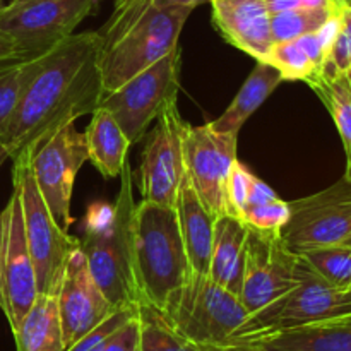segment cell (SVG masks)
I'll return each instance as SVG.
<instances>
[{
	"mask_svg": "<svg viewBox=\"0 0 351 351\" xmlns=\"http://www.w3.org/2000/svg\"><path fill=\"white\" fill-rule=\"evenodd\" d=\"M10 3H19V2H26V0H9Z\"/></svg>",
	"mask_w": 351,
	"mask_h": 351,
	"instance_id": "ab89813d",
	"label": "cell"
},
{
	"mask_svg": "<svg viewBox=\"0 0 351 351\" xmlns=\"http://www.w3.org/2000/svg\"><path fill=\"white\" fill-rule=\"evenodd\" d=\"M14 332L17 351H65L57 297L38 293Z\"/></svg>",
	"mask_w": 351,
	"mask_h": 351,
	"instance_id": "603a6c76",
	"label": "cell"
},
{
	"mask_svg": "<svg viewBox=\"0 0 351 351\" xmlns=\"http://www.w3.org/2000/svg\"><path fill=\"white\" fill-rule=\"evenodd\" d=\"M132 242L134 274L141 304L163 311L168 298L192 273L175 208L149 201L137 202L132 219Z\"/></svg>",
	"mask_w": 351,
	"mask_h": 351,
	"instance_id": "3957f363",
	"label": "cell"
},
{
	"mask_svg": "<svg viewBox=\"0 0 351 351\" xmlns=\"http://www.w3.org/2000/svg\"><path fill=\"white\" fill-rule=\"evenodd\" d=\"M209 0H113V9L108 19L98 29L101 38V51L115 43L143 14L149 9H170V7H191L195 9Z\"/></svg>",
	"mask_w": 351,
	"mask_h": 351,
	"instance_id": "4316f807",
	"label": "cell"
},
{
	"mask_svg": "<svg viewBox=\"0 0 351 351\" xmlns=\"http://www.w3.org/2000/svg\"><path fill=\"white\" fill-rule=\"evenodd\" d=\"M88 161L101 173L103 178L120 177L127 153L132 146L123 130L105 106H98L91 113V122L84 132Z\"/></svg>",
	"mask_w": 351,
	"mask_h": 351,
	"instance_id": "7402d4cb",
	"label": "cell"
},
{
	"mask_svg": "<svg viewBox=\"0 0 351 351\" xmlns=\"http://www.w3.org/2000/svg\"><path fill=\"white\" fill-rule=\"evenodd\" d=\"M239 136L216 132L209 123L187 125L184 139L185 170L192 189L215 218L228 215L230 173L237 158Z\"/></svg>",
	"mask_w": 351,
	"mask_h": 351,
	"instance_id": "9a60e30c",
	"label": "cell"
},
{
	"mask_svg": "<svg viewBox=\"0 0 351 351\" xmlns=\"http://www.w3.org/2000/svg\"><path fill=\"white\" fill-rule=\"evenodd\" d=\"M300 256L328 283L339 288L351 287V245L348 243L314 247L300 252Z\"/></svg>",
	"mask_w": 351,
	"mask_h": 351,
	"instance_id": "f1b7e54d",
	"label": "cell"
},
{
	"mask_svg": "<svg viewBox=\"0 0 351 351\" xmlns=\"http://www.w3.org/2000/svg\"><path fill=\"white\" fill-rule=\"evenodd\" d=\"M180 69L182 53L177 47L119 89L103 95L99 106L112 113L132 144L146 136L147 127L165 108L177 103Z\"/></svg>",
	"mask_w": 351,
	"mask_h": 351,
	"instance_id": "ba28073f",
	"label": "cell"
},
{
	"mask_svg": "<svg viewBox=\"0 0 351 351\" xmlns=\"http://www.w3.org/2000/svg\"><path fill=\"white\" fill-rule=\"evenodd\" d=\"M65 350L117 311L103 295L79 247L71 252L57 293Z\"/></svg>",
	"mask_w": 351,
	"mask_h": 351,
	"instance_id": "2e32d148",
	"label": "cell"
},
{
	"mask_svg": "<svg viewBox=\"0 0 351 351\" xmlns=\"http://www.w3.org/2000/svg\"><path fill=\"white\" fill-rule=\"evenodd\" d=\"M345 7H338L331 2L317 3V5H300L295 9L285 10L271 16V33L274 43L291 41L315 33L321 29L335 14Z\"/></svg>",
	"mask_w": 351,
	"mask_h": 351,
	"instance_id": "484cf974",
	"label": "cell"
},
{
	"mask_svg": "<svg viewBox=\"0 0 351 351\" xmlns=\"http://www.w3.org/2000/svg\"><path fill=\"white\" fill-rule=\"evenodd\" d=\"M298 259L300 256L287 245L281 232L249 226L239 293L249 315L256 314L297 285Z\"/></svg>",
	"mask_w": 351,
	"mask_h": 351,
	"instance_id": "7c38bea8",
	"label": "cell"
},
{
	"mask_svg": "<svg viewBox=\"0 0 351 351\" xmlns=\"http://www.w3.org/2000/svg\"><path fill=\"white\" fill-rule=\"evenodd\" d=\"M338 7H351V0H331Z\"/></svg>",
	"mask_w": 351,
	"mask_h": 351,
	"instance_id": "f35d334b",
	"label": "cell"
},
{
	"mask_svg": "<svg viewBox=\"0 0 351 351\" xmlns=\"http://www.w3.org/2000/svg\"><path fill=\"white\" fill-rule=\"evenodd\" d=\"M134 171L127 161L113 206H91L79 239L89 271L103 295L117 308L137 307L141 295L134 274Z\"/></svg>",
	"mask_w": 351,
	"mask_h": 351,
	"instance_id": "7a4b0ae2",
	"label": "cell"
},
{
	"mask_svg": "<svg viewBox=\"0 0 351 351\" xmlns=\"http://www.w3.org/2000/svg\"><path fill=\"white\" fill-rule=\"evenodd\" d=\"M256 67L250 72L249 77L245 79L243 86L233 101L230 103L228 108L221 113L216 120L209 122V125L216 132L232 134L239 136L240 129L243 123L263 106V103L273 95L278 89V86L285 81L283 75L280 74L278 69L267 64L264 60H256Z\"/></svg>",
	"mask_w": 351,
	"mask_h": 351,
	"instance_id": "44dd1931",
	"label": "cell"
},
{
	"mask_svg": "<svg viewBox=\"0 0 351 351\" xmlns=\"http://www.w3.org/2000/svg\"><path fill=\"white\" fill-rule=\"evenodd\" d=\"M254 178H256V175H254L245 165L240 163V161L237 160L232 168V173H230L228 189H226V199H228V215L240 218L242 221Z\"/></svg>",
	"mask_w": 351,
	"mask_h": 351,
	"instance_id": "836d02e7",
	"label": "cell"
},
{
	"mask_svg": "<svg viewBox=\"0 0 351 351\" xmlns=\"http://www.w3.org/2000/svg\"><path fill=\"white\" fill-rule=\"evenodd\" d=\"M40 65L41 57L0 62V125L14 112Z\"/></svg>",
	"mask_w": 351,
	"mask_h": 351,
	"instance_id": "83f0119b",
	"label": "cell"
},
{
	"mask_svg": "<svg viewBox=\"0 0 351 351\" xmlns=\"http://www.w3.org/2000/svg\"><path fill=\"white\" fill-rule=\"evenodd\" d=\"M101 38L98 31L71 34L41 55V65L9 119L0 125V146L10 158L55 130L91 115L103 98Z\"/></svg>",
	"mask_w": 351,
	"mask_h": 351,
	"instance_id": "6da1fadb",
	"label": "cell"
},
{
	"mask_svg": "<svg viewBox=\"0 0 351 351\" xmlns=\"http://www.w3.org/2000/svg\"><path fill=\"white\" fill-rule=\"evenodd\" d=\"M226 351H351V315L252 338L233 339Z\"/></svg>",
	"mask_w": 351,
	"mask_h": 351,
	"instance_id": "ac0fdd59",
	"label": "cell"
},
{
	"mask_svg": "<svg viewBox=\"0 0 351 351\" xmlns=\"http://www.w3.org/2000/svg\"><path fill=\"white\" fill-rule=\"evenodd\" d=\"M99 0H26L0 7V31L10 38L21 58L41 57L74 34L98 10Z\"/></svg>",
	"mask_w": 351,
	"mask_h": 351,
	"instance_id": "9c48e42d",
	"label": "cell"
},
{
	"mask_svg": "<svg viewBox=\"0 0 351 351\" xmlns=\"http://www.w3.org/2000/svg\"><path fill=\"white\" fill-rule=\"evenodd\" d=\"M343 243H348V245H351V235H350V237H348V239H346V240H345V242H343Z\"/></svg>",
	"mask_w": 351,
	"mask_h": 351,
	"instance_id": "60d3db41",
	"label": "cell"
},
{
	"mask_svg": "<svg viewBox=\"0 0 351 351\" xmlns=\"http://www.w3.org/2000/svg\"><path fill=\"white\" fill-rule=\"evenodd\" d=\"M213 24L225 41L256 60H264L273 47L271 14L266 0H209Z\"/></svg>",
	"mask_w": 351,
	"mask_h": 351,
	"instance_id": "e0dca14e",
	"label": "cell"
},
{
	"mask_svg": "<svg viewBox=\"0 0 351 351\" xmlns=\"http://www.w3.org/2000/svg\"><path fill=\"white\" fill-rule=\"evenodd\" d=\"M249 225L232 215H223L215 221L209 278L219 287L239 295L242 287L245 243Z\"/></svg>",
	"mask_w": 351,
	"mask_h": 351,
	"instance_id": "ffe728a7",
	"label": "cell"
},
{
	"mask_svg": "<svg viewBox=\"0 0 351 351\" xmlns=\"http://www.w3.org/2000/svg\"><path fill=\"white\" fill-rule=\"evenodd\" d=\"M187 122H184L177 103L170 105L156 119V125L147 136L137 184L143 201L175 208L187 170H185L184 139Z\"/></svg>",
	"mask_w": 351,
	"mask_h": 351,
	"instance_id": "8fae6325",
	"label": "cell"
},
{
	"mask_svg": "<svg viewBox=\"0 0 351 351\" xmlns=\"http://www.w3.org/2000/svg\"><path fill=\"white\" fill-rule=\"evenodd\" d=\"M288 204L290 219L281 237L293 252L343 243L351 235V182L345 177L324 191Z\"/></svg>",
	"mask_w": 351,
	"mask_h": 351,
	"instance_id": "5bb4252c",
	"label": "cell"
},
{
	"mask_svg": "<svg viewBox=\"0 0 351 351\" xmlns=\"http://www.w3.org/2000/svg\"><path fill=\"white\" fill-rule=\"evenodd\" d=\"M288 219H290V204L278 194L257 204L247 206L243 215V221L247 225L267 232H281Z\"/></svg>",
	"mask_w": 351,
	"mask_h": 351,
	"instance_id": "4dcf8cb0",
	"label": "cell"
},
{
	"mask_svg": "<svg viewBox=\"0 0 351 351\" xmlns=\"http://www.w3.org/2000/svg\"><path fill=\"white\" fill-rule=\"evenodd\" d=\"M297 276L298 281L291 290L256 314H250L230 341L351 315V287L339 288L328 283L302 256L297 264Z\"/></svg>",
	"mask_w": 351,
	"mask_h": 351,
	"instance_id": "5b68a950",
	"label": "cell"
},
{
	"mask_svg": "<svg viewBox=\"0 0 351 351\" xmlns=\"http://www.w3.org/2000/svg\"><path fill=\"white\" fill-rule=\"evenodd\" d=\"M160 312L175 331L191 341L223 348L249 317L239 295L195 273H191Z\"/></svg>",
	"mask_w": 351,
	"mask_h": 351,
	"instance_id": "8992f818",
	"label": "cell"
},
{
	"mask_svg": "<svg viewBox=\"0 0 351 351\" xmlns=\"http://www.w3.org/2000/svg\"><path fill=\"white\" fill-rule=\"evenodd\" d=\"M346 75H348V81H350V84H351V72H346Z\"/></svg>",
	"mask_w": 351,
	"mask_h": 351,
	"instance_id": "b9f144b4",
	"label": "cell"
},
{
	"mask_svg": "<svg viewBox=\"0 0 351 351\" xmlns=\"http://www.w3.org/2000/svg\"><path fill=\"white\" fill-rule=\"evenodd\" d=\"M12 160V184L21 199L24 233L36 273L38 293L57 297L69 256L79 247V239L69 235L51 216L34 182L29 149L21 151Z\"/></svg>",
	"mask_w": 351,
	"mask_h": 351,
	"instance_id": "277c9868",
	"label": "cell"
},
{
	"mask_svg": "<svg viewBox=\"0 0 351 351\" xmlns=\"http://www.w3.org/2000/svg\"><path fill=\"white\" fill-rule=\"evenodd\" d=\"M36 297V273L24 233L23 208L19 194L12 189L5 208L0 211V308L12 331Z\"/></svg>",
	"mask_w": 351,
	"mask_h": 351,
	"instance_id": "4fadbf2b",
	"label": "cell"
},
{
	"mask_svg": "<svg viewBox=\"0 0 351 351\" xmlns=\"http://www.w3.org/2000/svg\"><path fill=\"white\" fill-rule=\"evenodd\" d=\"M34 182L55 221L69 232L74 218L71 215L74 180L88 161L84 134L74 122L55 130L50 137L29 149Z\"/></svg>",
	"mask_w": 351,
	"mask_h": 351,
	"instance_id": "30bf717a",
	"label": "cell"
},
{
	"mask_svg": "<svg viewBox=\"0 0 351 351\" xmlns=\"http://www.w3.org/2000/svg\"><path fill=\"white\" fill-rule=\"evenodd\" d=\"M307 84L324 103L329 115L335 120L346 154L345 178L351 182V86L348 75L321 71Z\"/></svg>",
	"mask_w": 351,
	"mask_h": 351,
	"instance_id": "cb8c5ba5",
	"label": "cell"
},
{
	"mask_svg": "<svg viewBox=\"0 0 351 351\" xmlns=\"http://www.w3.org/2000/svg\"><path fill=\"white\" fill-rule=\"evenodd\" d=\"M350 86H351V84H350Z\"/></svg>",
	"mask_w": 351,
	"mask_h": 351,
	"instance_id": "f6af8a7d",
	"label": "cell"
},
{
	"mask_svg": "<svg viewBox=\"0 0 351 351\" xmlns=\"http://www.w3.org/2000/svg\"><path fill=\"white\" fill-rule=\"evenodd\" d=\"M351 67V7H345L341 12L339 31L329 50L322 71L328 74H346Z\"/></svg>",
	"mask_w": 351,
	"mask_h": 351,
	"instance_id": "d6a6232c",
	"label": "cell"
},
{
	"mask_svg": "<svg viewBox=\"0 0 351 351\" xmlns=\"http://www.w3.org/2000/svg\"><path fill=\"white\" fill-rule=\"evenodd\" d=\"M9 158H10L9 151H7V149H3V147L0 146V168H2V165L5 163V161L9 160Z\"/></svg>",
	"mask_w": 351,
	"mask_h": 351,
	"instance_id": "74e56055",
	"label": "cell"
},
{
	"mask_svg": "<svg viewBox=\"0 0 351 351\" xmlns=\"http://www.w3.org/2000/svg\"><path fill=\"white\" fill-rule=\"evenodd\" d=\"M101 351H139V321L137 314L112 336Z\"/></svg>",
	"mask_w": 351,
	"mask_h": 351,
	"instance_id": "e575fe53",
	"label": "cell"
},
{
	"mask_svg": "<svg viewBox=\"0 0 351 351\" xmlns=\"http://www.w3.org/2000/svg\"><path fill=\"white\" fill-rule=\"evenodd\" d=\"M175 211H177L182 242H184L192 273L209 276L216 218L202 204L199 195L192 189L187 175L182 182Z\"/></svg>",
	"mask_w": 351,
	"mask_h": 351,
	"instance_id": "d6986e66",
	"label": "cell"
},
{
	"mask_svg": "<svg viewBox=\"0 0 351 351\" xmlns=\"http://www.w3.org/2000/svg\"><path fill=\"white\" fill-rule=\"evenodd\" d=\"M139 351H226L223 346L201 345L175 331L153 305H137Z\"/></svg>",
	"mask_w": 351,
	"mask_h": 351,
	"instance_id": "d4e9b609",
	"label": "cell"
},
{
	"mask_svg": "<svg viewBox=\"0 0 351 351\" xmlns=\"http://www.w3.org/2000/svg\"><path fill=\"white\" fill-rule=\"evenodd\" d=\"M264 62L278 69L285 81L308 82L321 72L298 40L273 43Z\"/></svg>",
	"mask_w": 351,
	"mask_h": 351,
	"instance_id": "f546056e",
	"label": "cell"
},
{
	"mask_svg": "<svg viewBox=\"0 0 351 351\" xmlns=\"http://www.w3.org/2000/svg\"><path fill=\"white\" fill-rule=\"evenodd\" d=\"M191 7L149 9L99 55L103 93H112L178 47Z\"/></svg>",
	"mask_w": 351,
	"mask_h": 351,
	"instance_id": "52a82bcc",
	"label": "cell"
},
{
	"mask_svg": "<svg viewBox=\"0 0 351 351\" xmlns=\"http://www.w3.org/2000/svg\"><path fill=\"white\" fill-rule=\"evenodd\" d=\"M136 314L137 307L117 308V311L112 312L101 324L96 326L95 329H91L88 335H84L81 339H77L74 345L69 346L65 351H101L103 346L112 339V336L115 335L120 328H123V326H125Z\"/></svg>",
	"mask_w": 351,
	"mask_h": 351,
	"instance_id": "1f68e13d",
	"label": "cell"
},
{
	"mask_svg": "<svg viewBox=\"0 0 351 351\" xmlns=\"http://www.w3.org/2000/svg\"><path fill=\"white\" fill-rule=\"evenodd\" d=\"M300 5H305L304 0H266V7L267 10H269L271 16L278 12H285V10L295 9V7Z\"/></svg>",
	"mask_w": 351,
	"mask_h": 351,
	"instance_id": "8d00e7d4",
	"label": "cell"
},
{
	"mask_svg": "<svg viewBox=\"0 0 351 351\" xmlns=\"http://www.w3.org/2000/svg\"><path fill=\"white\" fill-rule=\"evenodd\" d=\"M0 7H3V0H0Z\"/></svg>",
	"mask_w": 351,
	"mask_h": 351,
	"instance_id": "7bdbcfd3",
	"label": "cell"
},
{
	"mask_svg": "<svg viewBox=\"0 0 351 351\" xmlns=\"http://www.w3.org/2000/svg\"><path fill=\"white\" fill-rule=\"evenodd\" d=\"M348 72H351V67H350V71H348Z\"/></svg>",
	"mask_w": 351,
	"mask_h": 351,
	"instance_id": "ee69618b",
	"label": "cell"
},
{
	"mask_svg": "<svg viewBox=\"0 0 351 351\" xmlns=\"http://www.w3.org/2000/svg\"><path fill=\"white\" fill-rule=\"evenodd\" d=\"M14 58H21L16 45H14V41L7 34L0 31V62L14 60Z\"/></svg>",
	"mask_w": 351,
	"mask_h": 351,
	"instance_id": "d590c367",
	"label": "cell"
}]
</instances>
